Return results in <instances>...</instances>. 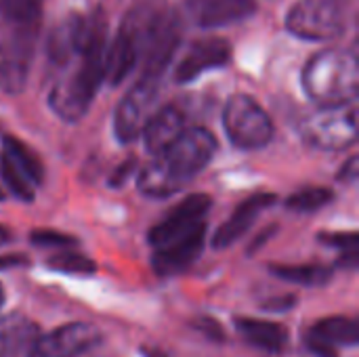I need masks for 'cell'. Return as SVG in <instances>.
<instances>
[{
  "label": "cell",
  "instance_id": "6da1fadb",
  "mask_svg": "<svg viewBox=\"0 0 359 357\" xmlns=\"http://www.w3.org/2000/svg\"><path fill=\"white\" fill-rule=\"evenodd\" d=\"M217 139L204 126L185 128L183 135L139 173V191L149 198H168L189 185L215 158Z\"/></svg>",
  "mask_w": 359,
  "mask_h": 357
},
{
  "label": "cell",
  "instance_id": "7a4b0ae2",
  "mask_svg": "<svg viewBox=\"0 0 359 357\" xmlns=\"http://www.w3.org/2000/svg\"><path fill=\"white\" fill-rule=\"evenodd\" d=\"M105 48H107V25L103 13L97 8L93 13V27H90L88 42L80 53V61L76 69L63 76L53 86L48 97L53 112L61 120L74 124L86 116L101 82L105 80Z\"/></svg>",
  "mask_w": 359,
  "mask_h": 357
},
{
  "label": "cell",
  "instance_id": "3957f363",
  "mask_svg": "<svg viewBox=\"0 0 359 357\" xmlns=\"http://www.w3.org/2000/svg\"><path fill=\"white\" fill-rule=\"evenodd\" d=\"M305 93L320 105H341L355 101L359 93L358 57L349 50H322L303 69Z\"/></svg>",
  "mask_w": 359,
  "mask_h": 357
},
{
  "label": "cell",
  "instance_id": "277c9868",
  "mask_svg": "<svg viewBox=\"0 0 359 357\" xmlns=\"http://www.w3.org/2000/svg\"><path fill=\"white\" fill-rule=\"evenodd\" d=\"M40 23H8L0 38V90L19 95L29 78Z\"/></svg>",
  "mask_w": 359,
  "mask_h": 357
},
{
  "label": "cell",
  "instance_id": "5b68a950",
  "mask_svg": "<svg viewBox=\"0 0 359 357\" xmlns=\"http://www.w3.org/2000/svg\"><path fill=\"white\" fill-rule=\"evenodd\" d=\"M305 139L326 151H341L358 141V107L355 103L322 105L320 112L311 114L303 124Z\"/></svg>",
  "mask_w": 359,
  "mask_h": 357
},
{
  "label": "cell",
  "instance_id": "8992f818",
  "mask_svg": "<svg viewBox=\"0 0 359 357\" xmlns=\"http://www.w3.org/2000/svg\"><path fill=\"white\" fill-rule=\"evenodd\" d=\"M286 27L303 40H334L347 27L343 0H299L286 17Z\"/></svg>",
  "mask_w": 359,
  "mask_h": 357
},
{
  "label": "cell",
  "instance_id": "52a82bcc",
  "mask_svg": "<svg viewBox=\"0 0 359 357\" xmlns=\"http://www.w3.org/2000/svg\"><path fill=\"white\" fill-rule=\"evenodd\" d=\"M223 126L229 141L240 149H259L273 139L269 114L248 95H233L223 112Z\"/></svg>",
  "mask_w": 359,
  "mask_h": 357
},
{
  "label": "cell",
  "instance_id": "ba28073f",
  "mask_svg": "<svg viewBox=\"0 0 359 357\" xmlns=\"http://www.w3.org/2000/svg\"><path fill=\"white\" fill-rule=\"evenodd\" d=\"M160 82L162 80L141 76L128 88V93L122 97V101L118 103L116 114H114V130H116L118 141L130 143V141L141 137L147 120L156 112V105H158L156 101L160 95Z\"/></svg>",
  "mask_w": 359,
  "mask_h": 357
},
{
  "label": "cell",
  "instance_id": "9c48e42d",
  "mask_svg": "<svg viewBox=\"0 0 359 357\" xmlns=\"http://www.w3.org/2000/svg\"><path fill=\"white\" fill-rule=\"evenodd\" d=\"M103 341L95 324L72 322L46 335H36L27 345V357H78L88 353Z\"/></svg>",
  "mask_w": 359,
  "mask_h": 357
},
{
  "label": "cell",
  "instance_id": "30bf717a",
  "mask_svg": "<svg viewBox=\"0 0 359 357\" xmlns=\"http://www.w3.org/2000/svg\"><path fill=\"white\" fill-rule=\"evenodd\" d=\"M181 40L179 19L172 13H156L141 53V76L162 80Z\"/></svg>",
  "mask_w": 359,
  "mask_h": 357
},
{
  "label": "cell",
  "instance_id": "8fae6325",
  "mask_svg": "<svg viewBox=\"0 0 359 357\" xmlns=\"http://www.w3.org/2000/svg\"><path fill=\"white\" fill-rule=\"evenodd\" d=\"M210 206H212V198L206 194L187 196L168 217H164L158 225H154V229L149 231V244L158 248L196 229L198 225L204 223V217L210 210Z\"/></svg>",
  "mask_w": 359,
  "mask_h": 357
},
{
  "label": "cell",
  "instance_id": "7c38bea8",
  "mask_svg": "<svg viewBox=\"0 0 359 357\" xmlns=\"http://www.w3.org/2000/svg\"><path fill=\"white\" fill-rule=\"evenodd\" d=\"M206 246V223L187 231L185 236L175 238L172 242L158 246L154 252V269L158 276H175L185 271L189 265L198 261Z\"/></svg>",
  "mask_w": 359,
  "mask_h": 357
},
{
  "label": "cell",
  "instance_id": "4fadbf2b",
  "mask_svg": "<svg viewBox=\"0 0 359 357\" xmlns=\"http://www.w3.org/2000/svg\"><path fill=\"white\" fill-rule=\"evenodd\" d=\"M358 339V322L345 316L324 318L305 332L307 349L318 357H339V347H355Z\"/></svg>",
  "mask_w": 359,
  "mask_h": 357
},
{
  "label": "cell",
  "instance_id": "5bb4252c",
  "mask_svg": "<svg viewBox=\"0 0 359 357\" xmlns=\"http://www.w3.org/2000/svg\"><path fill=\"white\" fill-rule=\"evenodd\" d=\"M231 61V44L223 38H200L196 40L187 55L175 69L177 82H191L202 74L223 67Z\"/></svg>",
  "mask_w": 359,
  "mask_h": 357
},
{
  "label": "cell",
  "instance_id": "9a60e30c",
  "mask_svg": "<svg viewBox=\"0 0 359 357\" xmlns=\"http://www.w3.org/2000/svg\"><path fill=\"white\" fill-rule=\"evenodd\" d=\"M93 27V15H67L59 25L53 27L48 42H46V53L48 59L55 65H65L74 57H80L84 50L88 36Z\"/></svg>",
  "mask_w": 359,
  "mask_h": 357
},
{
  "label": "cell",
  "instance_id": "2e32d148",
  "mask_svg": "<svg viewBox=\"0 0 359 357\" xmlns=\"http://www.w3.org/2000/svg\"><path fill=\"white\" fill-rule=\"evenodd\" d=\"M276 202H278L276 194H255L248 200H244L233 210V215L217 229V234L212 238V246L217 250H221V248H229L231 244H236L255 225V221L261 217V213L271 208Z\"/></svg>",
  "mask_w": 359,
  "mask_h": 357
},
{
  "label": "cell",
  "instance_id": "e0dca14e",
  "mask_svg": "<svg viewBox=\"0 0 359 357\" xmlns=\"http://www.w3.org/2000/svg\"><path fill=\"white\" fill-rule=\"evenodd\" d=\"M191 19L206 29L231 25L248 19L257 11L255 0H189Z\"/></svg>",
  "mask_w": 359,
  "mask_h": 357
},
{
  "label": "cell",
  "instance_id": "ac0fdd59",
  "mask_svg": "<svg viewBox=\"0 0 359 357\" xmlns=\"http://www.w3.org/2000/svg\"><path fill=\"white\" fill-rule=\"evenodd\" d=\"M185 130V114L177 105H166L162 109H156L154 116L147 120L143 128L145 147L151 154H158L166 149L170 143H175Z\"/></svg>",
  "mask_w": 359,
  "mask_h": 357
},
{
  "label": "cell",
  "instance_id": "d6986e66",
  "mask_svg": "<svg viewBox=\"0 0 359 357\" xmlns=\"http://www.w3.org/2000/svg\"><path fill=\"white\" fill-rule=\"evenodd\" d=\"M236 328L240 337L259 351L282 353L288 347V330L278 322L259 318H238Z\"/></svg>",
  "mask_w": 359,
  "mask_h": 357
},
{
  "label": "cell",
  "instance_id": "ffe728a7",
  "mask_svg": "<svg viewBox=\"0 0 359 357\" xmlns=\"http://www.w3.org/2000/svg\"><path fill=\"white\" fill-rule=\"evenodd\" d=\"M38 335V328L23 316L11 314L0 318V357H8L13 351L27 347Z\"/></svg>",
  "mask_w": 359,
  "mask_h": 357
},
{
  "label": "cell",
  "instance_id": "44dd1931",
  "mask_svg": "<svg viewBox=\"0 0 359 357\" xmlns=\"http://www.w3.org/2000/svg\"><path fill=\"white\" fill-rule=\"evenodd\" d=\"M0 173H2V179L13 196H17L23 202L34 200V191H36L38 183L27 173V168L23 164H19L6 149H2V156H0Z\"/></svg>",
  "mask_w": 359,
  "mask_h": 357
},
{
  "label": "cell",
  "instance_id": "7402d4cb",
  "mask_svg": "<svg viewBox=\"0 0 359 357\" xmlns=\"http://www.w3.org/2000/svg\"><path fill=\"white\" fill-rule=\"evenodd\" d=\"M269 271L284 280V282H292V284H301V286H324L332 280V269L324 267V265H271Z\"/></svg>",
  "mask_w": 359,
  "mask_h": 357
},
{
  "label": "cell",
  "instance_id": "603a6c76",
  "mask_svg": "<svg viewBox=\"0 0 359 357\" xmlns=\"http://www.w3.org/2000/svg\"><path fill=\"white\" fill-rule=\"evenodd\" d=\"M334 200V191L328 187H309L303 191L292 194L286 200V208L294 213H316L324 206H328Z\"/></svg>",
  "mask_w": 359,
  "mask_h": 357
},
{
  "label": "cell",
  "instance_id": "cb8c5ba5",
  "mask_svg": "<svg viewBox=\"0 0 359 357\" xmlns=\"http://www.w3.org/2000/svg\"><path fill=\"white\" fill-rule=\"evenodd\" d=\"M46 265L55 271H61V274H74V276H90L97 271V265L93 259L84 257V255H78V252H61V255H55L46 261Z\"/></svg>",
  "mask_w": 359,
  "mask_h": 357
},
{
  "label": "cell",
  "instance_id": "d4e9b609",
  "mask_svg": "<svg viewBox=\"0 0 359 357\" xmlns=\"http://www.w3.org/2000/svg\"><path fill=\"white\" fill-rule=\"evenodd\" d=\"M2 145H4V149L19 162V164H23L25 168H27V173L34 177V181L40 185L42 183V177H44V173H42V164H40V160H38V156L25 145V143H21L19 139H15V137H4V141H2Z\"/></svg>",
  "mask_w": 359,
  "mask_h": 357
},
{
  "label": "cell",
  "instance_id": "484cf974",
  "mask_svg": "<svg viewBox=\"0 0 359 357\" xmlns=\"http://www.w3.org/2000/svg\"><path fill=\"white\" fill-rule=\"evenodd\" d=\"M32 244L36 246H44V248H65V246H74L76 238L67 236V234H59L53 229H36L29 236Z\"/></svg>",
  "mask_w": 359,
  "mask_h": 357
},
{
  "label": "cell",
  "instance_id": "4316f807",
  "mask_svg": "<svg viewBox=\"0 0 359 357\" xmlns=\"http://www.w3.org/2000/svg\"><path fill=\"white\" fill-rule=\"evenodd\" d=\"M320 242L332 248L351 250V248H358V234L355 231H328V234H320Z\"/></svg>",
  "mask_w": 359,
  "mask_h": 357
},
{
  "label": "cell",
  "instance_id": "83f0119b",
  "mask_svg": "<svg viewBox=\"0 0 359 357\" xmlns=\"http://www.w3.org/2000/svg\"><path fill=\"white\" fill-rule=\"evenodd\" d=\"M135 168H137V160H135V158H128L126 162L118 164L116 170H114L111 177H109V185H111L114 189H118L120 185H124V183L128 181V177L133 175Z\"/></svg>",
  "mask_w": 359,
  "mask_h": 357
},
{
  "label": "cell",
  "instance_id": "f1b7e54d",
  "mask_svg": "<svg viewBox=\"0 0 359 357\" xmlns=\"http://www.w3.org/2000/svg\"><path fill=\"white\" fill-rule=\"evenodd\" d=\"M196 328H198V332L206 335L208 339L223 341V330H221V326H219L215 320H210V318H202V320H198V322H196Z\"/></svg>",
  "mask_w": 359,
  "mask_h": 357
},
{
  "label": "cell",
  "instance_id": "f546056e",
  "mask_svg": "<svg viewBox=\"0 0 359 357\" xmlns=\"http://www.w3.org/2000/svg\"><path fill=\"white\" fill-rule=\"evenodd\" d=\"M21 265H27V259L23 255H4V257H0V271L11 269V267H21Z\"/></svg>",
  "mask_w": 359,
  "mask_h": 357
},
{
  "label": "cell",
  "instance_id": "4dcf8cb0",
  "mask_svg": "<svg viewBox=\"0 0 359 357\" xmlns=\"http://www.w3.org/2000/svg\"><path fill=\"white\" fill-rule=\"evenodd\" d=\"M355 177H358V158L353 156V158H349V162L341 168L339 179H343V181H355Z\"/></svg>",
  "mask_w": 359,
  "mask_h": 357
},
{
  "label": "cell",
  "instance_id": "1f68e13d",
  "mask_svg": "<svg viewBox=\"0 0 359 357\" xmlns=\"http://www.w3.org/2000/svg\"><path fill=\"white\" fill-rule=\"evenodd\" d=\"M11 240H13V234H11V229H8L6 225H2V223H0V246L8 244Z\"/></svg>",
  "mask_w": 359,
  "mask_h": 357
},
{
  "label": "cell",
  "instance_id": "d6a6232c",
  "mask_svg": "<svg viewBox=\"0 0 359 357\" xmlns=\"http://www.w3.org/2000/svg\"><path fill=\"white\" fill-rule=\"evenodd\" d=\"M143 356L145 357H166L160 349H149V347H143Z\"/></svg>",
  "mask_w": 359,
  "mask_h": 357
},
{
  "label": "cell",
  "instance_id": "836d02e7",
  "mask_svg": "<svg viewBox=\"0 0 359 357\" xmlns=\"http://www.w3.org/2000/svg\"><path fill=\"white\" fill-rule=\"evenodd\" d=\"M2 303H4V290H2V286H0V307H2Z\"/></svg>",
  "mask_w": 359,
  "mask_h": 357
},
{
  "label": "cell",
  "instance_id": "e575fe53",
  "mask_svg": "<svg viewBox=\"0 0 359 357\" xmlns=\"http://www.w3.org/2000/svg\"><path fill=\"white\" fill-rule=\"evenodd\" d=\"M4 198H6V191H4V189H2V187H0V202H2V200H4Z\"/></svg>",
  "mask_w": 359,
  "mask_h": 357
}]
</instances>
